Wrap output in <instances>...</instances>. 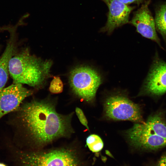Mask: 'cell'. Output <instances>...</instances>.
<instances>
[{
	"mask_svg": "<svg viewBox=\"0 0 166 166\" xmlns=\"http://www.w3.org/2000/svg\"><path fill=\"white\" fill-rule=\"evenodd\" d=\"M55 107L49 100H34L22 108V118L29 136L39 148L74 133L71 124L73 113L60 114Z\"/></svg>",
	"mask_w": 166,
	"mask_h": 166,
	"instance_id": "6da1fadb",
	"label": "cell"
},
{
	"mask_svg": "<svg viewBox=\"0 0 166 166\" xmlns=\"http://www.w3.org/2000/svg\"><path fill=\"white\" fill-rule=\"evenodd\" d=\"M52 65L51 61H44L26 49L13 55L10 61L9 72L14 84H26L38 89L50 76Z\"/></svg>",
	"mask_w": 166,
	"mask_h": 166,
	"instance_id": "7a4b0ae2",
	"label": "cell"
},
{
	"mask_svg": "<svg viewBox=\"0 0 166 166\" xmlns=\"http://www.w3.org/2000/svg\"><path fill=\"white\" fill-rule=\"evenodd\" d=\"M129 142L143 149L156 150L166 147V121L162 113L150 117L145 122L136 123L126 132Z\"/></svg>",
	"mask_w": 166,
	"mask_h": 166,
	"instance_id": "3957f363",
	"label": "cell"
},
{
	"mask_svg": "<svg viewBox=\"0 0 166 166\" xmlns=\"http://www.w3.org/2000/svg\"><path fill=\"white\" fill-rule=\"evenodd\" d=\"M76 150L62 147L25 153L22 155V166H84Z\"/></svg>",
	"mask_w": 166,
	"mask_h": 166,
	"instance_id": "277c9868",
	"label": "cell"
},
{
	"mask_svg": "<svg viewBox=\"0 0 166 166\" xmlns=\"http://www.w3.org/2000/svg\"><path fill=\"white\" fill-rule=\"evenodd\" d=\"M102 81L99 72L88 65L77 66L71 70L69 75V84L73 93L78 98L88 102L94 98Z\"/></svg>",
	"mask_w": 166,
	"mask_h": 166,
	"instance_id": "5b68a950",
	"label": "cell"
},
{
	"mask_svg": "<svg viewBox=\"0 0 166 166\" xmlns=\"http://www.w3.org/2000/svg\"><path fill=\"white\" fill-rule=\"evenodd\" d=\"M104 107L105 115L110 119L144 122L140 106L124 96L109 97L105 101Z\"/></svg>",
	"mask_w": 166,
	"mask_h": 166,
	"instance_id": "8992f818",
	"label": "cell"
},
{
	"mask_svg": "<svg viewBox=\"0 0 166 166\" xmlns=\"http://www.w3.org/2000/svg\"><path fill=\"white\" fill-rule=\"evenodd\" d=\"M155 54L142 91L145 94L159 96L166 93V62L157 52Z\"/></svg>",
	"mask_w": 166,
	"mask_h": 166,
	"instance_id": "52a82bcc",
	"label": "cell"
},
{
	"mask_svg": "<svg viewBox=\"0 0 166 166\" xmlns=\"http://www.w3.org/2000/svg\"><path fill=\"white\" fill-rule=\"evenodd\" d=\"M150 3V0L145 2L134 12L129 23L136 27L137 31L143 37L155 42L163 49L156 33L154 19L149 9Z\"/></svg>",
	"mask_w": 166,
	"mask_h": 166,
	"instance_id": "ba28073f",
	"label": "cell"
},
{
	"mask_svg": "<svg viewBox=\"0 0 166 166\" xmlns=\"http://www.w3.org/2000/svg\"><path fill=\"white\" fill-rule=\"evenodd\" d=\"M109 9L107 20L100 30L101 32L111 34L114 30L129 22V14L134 6L127 5L119 0H101Z\"/></svg>",
	"mask_w": 166,
	"mask_h": 166,
	"instance_id": "9c48e42d",
	"label": "cell"
},
{
	"mask_svg": "<svg viewBox=\"0 0 166 166\" xmlns=\"http://www.w3.org/2000/svg\"><path fill=\"white\" fill-rule=\"evenodd\" d=\"M33 93L22 84H14L0 92V119L19 106L22 101Z\"/></svg>",
	"mask_w": 166,
	"mask_h": 166,
	"instance_id": "30bf717a",
	"label": "cell"
},
{
	"mask_svg": "<svg viewBox=\"0 0 166 166\" xmlns=\"http://www.w3.org/2000/svg\"><path fill=\"white\" fill-rule=\"evenodd\" d=\"M22 24V21L19 20L15 26L9 25L3 27L4 30L8 31L10 36L6 49L0 58V92L4 88L7 80L10 61L16 47L17 29L19 26Z\"/></svg>",
	"mask_w": 166,
	"mask_h": 166,
	"instance_id": "8fae6325",
	"label": "cell"
},
{
	"mask_svg": "<svg viewBox=\"0 0 166 166\" xmlns=\"http://www.w3.org/2000/svg\"><path fill=\"white\" fill-rule=\"evenodd\" d=\"M154 21L156 30L166 45V2L160 5L156 9Z\"/></svg>",
	"mask_w": 166,
	"mask_h": 166,
	"instance_id": "7c38bea8",
	"label": "cell"
},
{
	"mask_svg": "<svg viewBox=\"0 0 166 166\" xmlns=\"http://www.w3.org/2000/svg\"><path fill=\"white\" fill-rule=\"evenodd\" d=\"M86 143L89 150L94 152L100 151L104 146L101 139L99 136L95 134H91L87 138Z\"/></svg>",
	"mask_w": 166,
	"mask_h": 166,
	"instance_id": "4fadbf2b",
	"label": "cell"
},
{
	"mask_svg": "<svg viewBox=\"0 0 166 166\" xmlns=\"http://www.w3.org/2000/svg\"><path fill=\"white\" fill-rule=\"evenodd\" d=\"M63 89V84L60 77L54 76L49 87V92L53 94L61 93Z\"/></svg>",
	"mask_w": 166,
	"mask_h": 166,
	"instance_id": "5bb4252c",
	"label": "cell"
},
{
	"mask_svg": "<svg viewBox=\"0 0 166 166\" xmlns=\"http://www.w3.org/2000/svg\"><path fill=\"white\" fill-rule=\"evenodd\" d=\"M75 111L81 123L89 130L87 120L82 110L79 107H76Z\"/></svg>",
	"mask_w": 166,
	"mask_h": 166,
	"instance_id": "9a60e30c",
	"label": "cell"
},
{
	"mask_svg": "<svg viewBox=\"0 0 166 166\" xmlns=\"http://www.w3.org/2000/svg\"><path fill=\"white\" fill-rule=\"evenodd\" d=\"M123 3L128 5L132 3H135L139 5L144 0H119Z\"/></svg>",
	"mask_w": 166,
	"mask_h": 166,
	"instance_id": "2e32d148",
	"label": "cell"
},
{
	"mask_svg": "<svg viewBox=\"0 0 166 166\" xmlns=\"http://www.w3.org/2000/svg\"><path fill=\"white\" fill-rule=\"evenodd\" d=\"M155 166H166V154L160 157Z\"/></svg>",
	"mask_w": 166,
	"mask_h": 166,
	"instance_id": "e0dca14e",
	"label": "cell"
},
{
	"mask_svg": "<svg viewBox=\"0 0 166 166\" xmlns=\"http://www.w3.org/2000/svg\"><path fill=\"white\" fill-rule=\"evenodd\" d=\"M0 166H6V165L0 163Z\"/></svg>",
	"mask_w": 166,
	"mask_h": 166,
	"instance_id": "ac0fdd59",
	"label": "cell"
}]
</instances>
